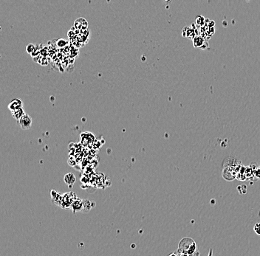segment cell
Instances as JSON below:
<instances>
[{
  "label": "cell",
  "instance_id": "cell-1",
  "mask_svg": "<svg viewBox=\"0 0 260 256\" xmlns=\"http://www.w3.org/2000/svg\"><path fill=\"white\" fill-rule=\"evenodd\" d=\"M197 246L196 242L189 237H185L181 239L178 245V253L180 254H188L192 255L196 253Z\"/></svg>",
  "mask_w": 260,
  "mask_h": 256
},
{
  "label": "cell",
  "instance_id": "cell-2",
  "mask_svg": "<svg viewBox=\"0 0 260 256\" xmlns=\"http://www.w3.org/2000/svg\"><path fill=\"white\" fill-rule=\"evenodd\" d=\"M197 25L192 24V26H186L182 30V35L183 37H186L189 39H194V38L198 35V30L196 28Z\"/></svg>",
  "mask_w": 260,
  "mask_h": 256
},
{
  "label": "cell",
  "instance_id": "cell-3",
  "mask_svg": "<svg viewBox=\"0 0 260 256\" xmlns=\"http://www.w3.org/2000/svg\"><path fill=\"white\" fill-rule=\"evenodd\" d=\"M18 122L21 129L22 130H28L29 129H30L31 126H32L33 120L31 116H30V115L26 113Z\"/></svg>",
  "mask_w": 260,
  "mask_h": 256
},
{
  "label": "cell",
  "instance_id": "cell-4",
  "mask_svg": "<svg viewBox=\"0 0 260 256\" xmlns=\"http://www.w3.org/2000/svg\"><path fill=\"white\" fill-rule=\"evenodd\" d=\"M192 41L193 45L196 48H200V49L205 50L206 49L207 47H209V44L205 41V38L201 35H196V36L194 38V39L192 40Z\"/></svg>",
  "mask_w": 260,
  "mask_h": 256
},
{
  "label": "cell",
  "instance_id": "cell-5",
  "mask_svg": "<svg viewBox=\"0 0 260 256\" xmlns=\"http://www.w3.org/2000/svg\"><path fill=\"white\" fill-rule=\"evenodd\" d=\"M223 177L225 179L228 180V181H231L235 179L236 173L235 172L232 170V168L227 167L225 168L223 172Z\"/></svg>",
  "mask_w": 260,
  "mask_h": 256
},
{
  "label": "cell",
  "instance_id": "cell-6",
  "mask_svg": "<svg viewBox=\"0 0 260 256\" xmlns=\"http://www.w3.org/2000/svg\"><path fill=\"white\" fill-rule=\"evenodd\" d=\"M8 107L10 110V112H13V111H15L20 108H22V100L20 99H18V98H15V99H14L10 103Z\"/></svg>",
  "mask_w": 260,
  "mask_h": 256
},
{
  "label": "cell",
  "instance_id": "cell-7",
  "mask_svg": "<svg viewBox=\"0 0 260 256\" xmlns=\"http://www.w3.org/2000/svg\"><path fill=\"white\" fill-rule=\"evenodd\" d=\"M64 180L65 183L68 184V186L69 187V188H73V184H74L76 179H75L74 174L72 173H68L64 176Z\"/></svg>",
  "mask_w": 260,
  "mask_h": 256
},
{
  "label": "cell",
  "instance_id": "cell-8",
  "mask_svg": "<svg viewBox=\"0 0 260 256\" xmlns=\"http://www.w3.org/2000/svg\"><path fill=\"white\" fill-rule=\"evenodd\" d=\"M11 114L13 115V117H14L16 120L19 121L25 114H26V113L24 112V109L20 108V109H19L13 111V112H11Z\"/></svg>",
  "mask_w": 260,
  "mask_h": 256
},
{
  "label": "cell",
  "instance_id": "cell-9",
  "mask_svg": "<svg viewBox=\"0 0 260 256\" xmlns=\"http://www.w3.org/2000/svg\"><path fill=\"white\" fill-rule=\"evenodd\" d=\"M205 17H203L202 16H198L196 18V24L197 26H199L200 27V28H203V27H204L205 24H206V22H205Z\"/></svg>",
  "mask_w": 260,
  "mask_h": 256
},
{
  "label": "cell",
  "instance_id": "cell-10",
  "mask_svg": "<svg viewBox=\"0 0 260 256\" xmlns=\"http://www.w3.org/2000/svg\"><path fill=\"white\" fill-rule=\"evenodd\" d=\"M26 50L28 53H32V52L35 50V46L33 44H29V45L26 47Z\"/></svg>",
  "mask_w": 260,
  "mask_h": 256
},
{
  "label": "cell",
  "instance_id": "cell-11",
  "mask_svg": "<svg viewBox=\"0 0 260 256\" xmlns=\"http://www.w3.org/2000/svg\"><path fill=\"white\" fill-rule=\"evenodd\" d=\"M67 44H68V42H67V41H65V40H64V39H59V40H58V41H57V45H58V47H61V48L64 47V46H66V45H67Z\"/></svg>",
  "mask_w": 260,
  "mask_h": 256
},
{
  "label": "cell",
  "instance_id": "cell-12",
  "mask_svg": "<svg viewBox=\"0 0 260 256\" xmlns=\"http://www.w3.org/2000/svg\"><path fill=\"white\" fill-rule=\"evenodd\" d=\"M253 230H254L256 233L260 236V223L256 224L254 225V227H253Z\"/></svg>",
  "mask_w": 260,
  "mask_h": 256
},
{
  "label": "cell",
  "instance_id": "cell-13",
  "mask_svg": "<svg viewBox=\"0 0 260 256\" xmlns=\"http://www.w3.org/2000/svg\"><path fill=\"white\" fill-rule=\"evenodd\" d=\"M169 256H178V255H176L175 253H171V255H169Z\"/></svg>",
  "mask_w": 260,
  "mask_h": 256
}]
</instances>
